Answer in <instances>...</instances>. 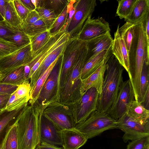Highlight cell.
I'll list each match as a JSON object with an SVG mask.
<instances>
[{
  "label": "cell",
  "instance_id": "obj_4",
  "mask_svg": "<svg viewBox=\"0 0 149 149\" xmlns=\"http://www.w3.org/2000/svg\"><path fill=\"white\" fill-rule=\"evenodd\" d=\"M88 52L87 43L83 42L71 72L63 87L61 89L59 101L61 104L71 106L81 98L80 88L82 80L81 73L86 62Z\"/></svg>",
  "mask_w": 149,
  "mask_h": 149
},
{
  "label": "cell",
  "instance_id": "obj_28",
  "mask_svg": "<svg viewBox=\"0 0 149 149\" xmlns=\"http://www.w3.org/2000/svg\"><path fill=\"white\" fill-rule=\"evenodd\" d=\"M49 30L29 37L32 55L43 46L51 38Z\"/></svg>",
  "mask_w": 149,
  "mask_h": 149
},
{
  "label": "cell",
  "instance_id": "obj_47",
  "mask_svg": "<svg viewBox=\"0 0 149 149\" xmlns=\"http://www.w3.org/2000/svg\"><path fill=\"white\" fill-rule=\"evenodd\" d=\"M141 22L143 23L147 37L149 40V13L147 14Z\"/></svg>",
  "mask_w": 149,
  "mask_h": 149
},
{
  "label": "cell",
  "instance_id": "obj_18",
  "mask_svg": "<svg viewBox=\"0 0 149 149\" xmlns=\"http://www.w3.org/2000/svg\"><path fill=\"white\" fill-rule=\"evenodd\" d=\"M70 38L55 48L44 59L30 79L31 88L34 85L39 78L50 65L60 56L63 54Z\"/></svg>",
  "mask_w": 149,
  "mask_h": 149
},
{
  "label": "cell",
  "instance_id": "obj_32",
  "mask_svg": "<svg viewBox=\"0 0 149 149\" xmlns=\"http://www.w3.org/2000/svg\"><path fill=\"white\" fill-rule=\"evenodd\" d=\"M67 5L58 16L51 28L48 30L51 36L56 35L61 31H65L64 27L68 15Z\"/></svg>",
  "mask_w": 149,
  "mask_h": 149
},
{
  "label": "cell",
  "instance_id": "obj_46",
  "mask_svg": "<svg viewBox=\"0 0 149 149\" xmlns=\"http://www.w3.org/2000/svg\"><path fill=\"white\" fill-rule=\"evenodd\" d=\"M11 95L0 94V114L5 111Z\"/></svg>",
  "mask_w": 149,
  "mask_h": 149
},
{
  "label": "cell",
  "instance_id": "obj_23",
  "mask_svg": "<svg viewBox=\"0 0 149 149\" xmlns=\"http://www.w3.org/2000/svg\"><path fill=\"white\" fill-rule=\"evenodd\" d=\"M127 113L141 124H149V110L146 109L140 102L135 100L133 101Z\"/></svg>",
  "mask_w": 149,
  "mask_h": 149
},
{
  "label": "cell",
  "instance_id": "obj_14",
  "mask_svg": "<svg viewBox=\"0 0 149 149\" xmlns=\"http://www.w3.org/2000/svg\"><path fill=\"white\" fill-rule=\"evenodd\" d=\"M40 114L38 120L39 143L62 146L61 130L42 115Z\"/></svg>",
  "mask_w": 149,
  "mask_h": 149
},
{
  "label": "cell",
  "instance_id": "obj_37",
  "mask_svg": "<svg viewBox=\"0 0 149 149\" xmlns=\"http://www.w3.org/2000/svg\"><path fill=\"white\" fill-rule=\"evenodd\" d=\"M69 1V0H45L43 8L51 10L58 16Z\"/></svg>",
  "mask_w": 149,
  "mask_h": 149
},
{
  "label": "cell",
  "instance_id": "obj_40",
  "mask_svg": "<svg viewBox=\"0 0 149 149\" xmlns=\"http://www.w3.org/2000/svg\"><path fill=\"white\" fill-rule=\"evenodd\" d=\"M18 49L14 44L0 38V59Z\"/></svg>",
  "mask_w": 149,
  "mask_h": 149
},
{
  "label": "cell",
  "instance_id": "obj_36",
  "mask_svg": "<svg viewBox=\"0 0 149 149\" xmlns=\"http://www.w3.org/2000/svg\"><path fill=\"white\" fill-rule=\"evenodd\" d=\"M30 97H21L14 92L10 96L5 110L10 111L15 110L28 103Z\"/></svg>",
  "mask_w": 149,
  "mask_h": 149
},
{
  "label": "cell",
  "instance_id": "obj_22",
  "mask_svg": "<svg viewBox=\"0 0 149 149\" xmlns=\"http://www.w3.org/2000/svg\"><path fill=\"white\" fill-rule=\"evenodd\" d=\"M149 13V0H137L130 15L125 20L134 24L140 23Z\"/></svg>",
  "mask_w": 149,
  "mask_h": 149
},
{
  "label": "cell",
  "instance_id": "obj_15",
  "mask_svg": "<svg viewBox=\"0 0 149 149\" xmlns=\"http://www.w3.org/2000/svg\"><path fill=\"white\" fill-rule=\"evenodd\" d=\"M91 17L85 21L77 37L81 41L88 42L110 30L108 22L103 18L99 17L94 19Z\"/></svg>",
  "mask_w": 149,
  "mask_h": 149
},
{
  "label": "cell",
  "instance_id": "obj_5",
  "mask_svg": "<svg viewBox=\"0 0 149 149\" xmlns=\"http://www.w3.org/2000/svg\"><path fill=\"white\" fill-rule=\"evenodd\" d=\"M75 128L89 139L100 134L105 131L118 128V127L116 120L107 113L96 110L84 120L76 125Z\"/></svg>",
  "mask_w": 149,
  "mask_h": 149
},
{
  "label": "cell",
  "instance_id": "obj_45",
  "mask_svg": "<svg viewBox=\"0 0 149 149\" xmlns=\"http://www.w3.org/2000/svg\"><path fill=\"white\" fill-rule=\"evenodd\" d=\"M18 86L0 84V94L11 95L17 89Z\"/></svg>",
  "mask_w": 149,
  "mask_h": 149
},
{
  "label": "cell",
  "instance_id": "obj_6",
  "mask_svg": "<svg viewBox=\"0 0 149 149\" xmlns=\"http://www.w3.org/2000/svg\"><path fill=\"white\" fill-rule=\"evenodd\" d=\"M62 55L63 54L59 57L42 86L34 104L40 106H44L53 102H59V77Z\"/></svg>",
  "mask_w": 149,
  "mask_h": 149
},
{
  "label": "cell",
  "instance_id": "obj_44",
  "mask_svg": "<svg viewBox=\"0 0 149 149\" xmlns=\"http://www.w3.org/2000/svg\"><path fill=\"white\" fill-rule=\"evenodd\" d=\"M40 19L39 15L35 10L31 11L28 15L24 22L21 26V29L30 25Z\"/></svg>",
  "mask_w": 149,
  "mask_h": 149
},
{
  "label": "cell",
  "instance_id": "obj_17",
  "mask_svg": "<svg viewBox=\"0 0 149 149\" xmlns=\"http://www.w3.org/2000/svg\"><path fill=\"white\" fill-rule=\"evenodd\" d=\"M28 104L11 111L5 110L0 114V149L9 131L17 122Z\"/></svg>",
  "mask_w": 149,
  "mask_h": 149
},
{
  "label": "cell",
  "instance_id": "obj_2",
  "mask_svg": "<svg viewBox=\"0 0 149 149\" xmlns=\"http://www.w3.org/2000/svg\"><path fill=\"white\" fill-rule=\"evenodd\" d=\"M47 105H29L17 122L18 149H35L39 143L38 120Z\"/></svg>",
  "mask_w": 149,
  "mask_h": 149
},
{
  "label": "cell",
  "instance_id": "obj_52",
  "mask_svg": "<svg viewBox=\"0 0 149 149\" xmlns=\"http://www.w3.org/2000/svg\"><path fill=\"white\" fill-rule=\"evenodd\" d=\"M45 0H34L31 1L35 6L36 8H43L45 4Z\"/></svg>",
  "mask_w": 149,
  "mask_h": 149
},
{
  "label": "cell",
  "instance_id": "obj_20",
  "mask_svg": "<svg viewBox=\"0 0 149 149\" xmlns=\"http://www.w3.org/2000/svg\"><path fill=\"white\" fill-rule=\"evenodd\" d=\"M62 146L64 149H78L88 139L83 133L76 129L61 130Z\"/></svg>",
  "mask_w": 149,
  "mask_h": 149
},
{
  "label": "cell",
  "instance_id": "obj_49",
  "mask_svg": "<svg viewBox=\"0 0 149 149\" xmlns=\"http://www.w3.org/2000/svg\"><path fill=\"white\" fill-rule=\"evenodd\" d=\"M24 6L30 11L35 10L36 7L31 0H19Z\"/></svg>",
  "mask_w": 149,
  "mask_h": 149
},
{
  "label": "cell",
  "instance_id": "obj_26",
  "mask_svg": "<svg viewBox=\"0 0 149 149\" xmlns=\"http://www.w3.org/2000/svg\"><path fill=\"white\" fill-rule=\"evenodd\" d=\"M24 66L19 67L3 75L0 79V84L19 86L25 81Z\"/></svg>",
  "mask_w": 149,
  "mask_h": 149
},
{
  "label": "cell",
  "instance_id": "obj_43",
  "mask_svg": "<svg viewBox=\"0 0 149 149\" xmlns=\"http://www.w3.org/2000/svg\"><path fill=\"white\" fill-rule=\"evenodd\" d=\"M30 82L29 80H26L18 86L14 93L17 95L21 97H30Z\"/></svg>",
  "mask_w": 149,
  "mask_h": 149
},
{
  "label": "cell",
  "instance_id": "obj_29",
  "mask_svg": "<svg viewBox=\"0 0 149 149\" xmlns=\"http://www.w3.org/2000/svg\"><path fill=\"white\" fill-rule=\"evenodd\" d=\"M135 25L126 22L123 26L118 28V32L124 42L128 53L134 35Z\"/></svg>",
  "mask_w": 149,
  "mask_h": 149
},
{
  "label": "cell",
  "instance_id": "obj_9",
  "mask_svg": "<svg viewBox=\"0 0 149 149\" xmlns=\"http://www.w3.org/2000/svg\"><path fill=\"white\" fill-rule=\"evenodd\" d=\"M99 95L95 88H91L85 92L77 102L71 106L76 125L84 120L97 110Z\"/></svg>",
  "mask_w": 149,
  "mask_h": 149
},
{
  "label": "cell",
  "instance_id": "obj_25",
  "mask_svg": "<svg viewBox=\"0 0 149 149\" xmlns=\"http://www.w3.org/2000/svg\"><path fill=\"white\" fill-rule=\"evenodd\" d=\"M59 57L45 71L38 79L34 85L31 88L29 102L31 106L33 105L36 102L42 86Z\"/></svg>",
  "mask_w": 149,
  "mask_h": 149
},
{
  "label": "cell",
  "instance_id": "obj_35",
  "mask_svg": "<svg viewBox=\"0 0 149 149\" xmlns=\"http://www.w3.org/2000/svg\"><path fill=\"white\" fill-rule=\"evenodd\" d=\"M149 64L144 63L141 72L140 79V97L141 102L146 94L149 89Z\"/></svg>",
  "mask_w": 149,
  "mask_h": 149
},
{
  "label": "cell",
  "instance_id": "obj_33",
  "mask_svg": "<svg viewBox=\"0 0 149 149\" xmlns=\"http://www.w3.org/2000/svg\"><path fill=\"white\" fill-rule=\"evenodd\" d=\"M35 10L38 14L40 18L45 24L47 30H49L58 16L51 10L44 8H36Z\"/></svg>",
  "mask_w": 149,
  "mask_h": 149
},
{
  "label": "cell",
  "instance_id": "obj_3",
  "mask_svg": "<svg viewBox=\"0 0 149 149\" xmlns=\"http://www.w3.org/2000/svg\"><path fill=\"white\" fill-rule=\"evenodd\" d=\"M108 65L101 93L99 95L97 110L107 113L116 100L120 87L123 82L124 68L112 54L107 62Z\"/></svg>",
  "mask_w": 149,
  "mask_h": 149
},
{
  "label": "cell",
  "instance_id": "obj_42",
  "mask_svg": "<svg viewBox=\"0 0 149 149\" xmlns=\"http://www.w3.org/2000/svg\"><path fill=\"white\" fill-rule=\"evenodd\" d=\"M13 1L17 12L23 23L25 21L28 14L31 11L25 7L19 0Z\"/></svg>",
  "mask_w": 149,
  "mask_h": 149
},
{
  "label": "cell",
  "instance_id": "obj_19",
  "mask_svg": "<svg viewBox=\"0 0 149 149\" xmlns=\"http://www.w3.org/2000/svg\"><path fill=\"white\" fill-rule=\"evenodd\" d=\"M113 40L110 31H109L102 35L86 42L88 47L86 61L102 51L108 49L112 46Z\"/></svg>",
  "mask_w": 149,
  "mask_h": 149
},
{
  "label": "cell",
  "instance_id": "obj_12",
  "mask_svg": "<svg viewBox=\"0 0 149 149\" xmlns=\"http://www.w3.org/2000/svg\"><path fill=\"white\" fill-rule=\"evenodd\" d=\"M83 42L77 38H71L64 51L59 77L60 90L63 87L71 72L75 59Z\"/></svg>",
  "mask_w": 149,
  "mask_h": 149
},
{
  "label": "cell",
  "instance_id": "obj_41",
  "mask_svg": "<svg viewBox=\"0 0 149 149\" xmlns=\"http://www.w3.org/2000/svg\"><path fill=\"white\" fill-rule=\"evenodd\" d=\"M126 149H149V137L132 141L127 145Z\"/></svg>",
  "mask_w": 149,
  "mask_h": 149
},
{
  "label": "cell",
  "instance_id": "obj_39",
  "mask_svg": "<svg viewBox=\"0 0 149 149\" xmlns=\"http://www.w3.org/2000/svg\"><path fill=\"white\" fill-rule=\"evenodd\" d=\"M20 29L13 27L5 19L0 21V38L6 40Z\"/></svg>",
  "mask_w": 149,
  "mask_h": 149
},
{
  "label": "cell",
  "instance_id": "obj_8",
  "mask_svg": "<svg viewBox=\"0 0 149 149\" xmlns=\"http://www.w3.org/2000/svg\"><path fill=\"white\" fill-rule=\"evenodd\" d=\"M42 115L61 130L75 128L71 106L53 102L46 106Z\"/></svg>",
  "mask_w": 149,
  "mask_h": 149
},
{
  "label": "cell",
  "instance_id": "obj_54",
  "mask_svg": "<svg viewBox=\"0 0 149 149\" xmlns=\"http://www.w3.org/2000/svg\"><path fill=\"white\" fill-rule=\"evenodd\" d=\"M2 76V74L1 72H0V79Z\"/></svg>",
  "mask_w": 149,
  "mask_h": 149
},
{
  "label": "cell",
  "instance_id": "obj_50",
  "mask_svg": "<svg viewBox=\"0 0 149 149\" xmlns=\"http://www.w3.org/2000/svg\"><path fill=\"white\" fill-rule=\"evenodd\" d=\"M9 1V0H0V15L4 19L6 6Z\"/></svg>",
  "mask_w": 149,
  "mask_h": 149
},
{
  "label": "cell",
  "instance_id": "obj_21",
  "mask_svg": "<svg viewBox=\"0 0 149 149\" xmlns=\"http://www.w3.org/2000/svg\"><path fill=\"white\" fill-rule=\"evenodd\" d=\"M119 25H118L117 30L114 33V38L112 46V53L128 73L129 72L128 52L118 32Z\"/></svg>",
  "mask_w": 149,
  "mask_h": 149
},
{
  "label": "cell",
  "instance_id": "obj_13",
  "mask_svg": "<svg viewBox=\"0 0 149 149\" xmlns=\"http://www.w3.org/2000/svg\"><path fill=\"white\" fill-rule=\"evenodd\" d=\"M32 57L30 44L0 59V72L3 75L31 61Z\"/></svg>",
  "mask_w": 149,
  "mask_h": 149
},
{
  "label": "cell",
  "instance_id": "obj_10",
  "mask_svg": "<svg viewBox=\"0 0 149 149\" xmlns=\"http://www.w3.org/2000/svg\"><path fill=\"white\" fill-rule=\"evenodd\" d=\"M134 100L133 89L129 79L121 84L116 98L107 113L117 120L127 112L131 103Z\"/></svg>",
  "mask_w": 149,
  "mask_h": 149
},
{
  "label": "cell",
  "instance_id": "obj_51",
  "mask_svg": "<svg viewBox=\"0 0 149 149\" xmlns=\"http://www.w3.org/2000/svg\"><path fill=\"white\" fill-rule=\"evenodd\" d=\"M141 103L146 109L149 110V89L147 91L143 100Z\"/></svg>",
  "mask_w": 149,
  "mask_h": 149
},
{
  "label": "cell",
  "instance_id": "obj_30",
  "mask_svg": "<svg viewBox=\"0 0 149 149\" xmlns=\"http://www.w3.org/2000/svg\"><path fill=\"white\" fill-rule=\"evenodd\" d=\"M137 0H117L118 5L116 11L117 15L120 19L128 17L131 13Z\"/></svg>",
  "mask_w": 149,
  "mask_h": 149
},
{
  "label": "cell",
  "instance_id": "obj_53",
  "mask_svg": "<svg viewBox=\"0 0 149 149\" xmlns=\"http://www.w3.org/2000/svg\"><path fill=\"white\" fill-rule=\"evenodd\" d=\"M4 20L3 17L0 15V21Z\"/></svg>",
  "mask_w": 149,
  "mask_h": 149
},
{
  "label": "cell",
  "instance_id": "obj_11",
  "mask_svg": "<svg viewBox=\"0 0 149 149\" xmlns=\"http://www.w3.org/2000/svg\"><path fill=\"white\" fill-rule=\"evenodd\" d=\"M118 128L124 132L123 137L126 143L140 138L149 137V124H141L126 113L116 120Z\"/></svg>",
  "mask_w": 149,
  "mask_h": 149
},
{
  "label": "cell",
  "instance_id": "obj_7",
  "mask_svg": "<svg viewBox=\"0 0 149 149\" xmlns=\"http://www.w3.org/2000/svg\"><path fill=\"white\" fill-rule=\"evenodd\" d=\"M96 6V0H75L74 13L65 30L70 38H77L85 21L91 16Z\"/></svg>",
  "mask_w": 149,
  "mask_h": 149
},
{
  "label": "cell",
  "instance_id": "obj_34",
  "mask_svg": "<svg viewBox=\"0 0 149 149\" xmlns=\"http://www.w3.org/2000/svg\"><path fill=\"white\" fill-rule=\"evenodd\" d=\"M6 40L14 44L18 49L31 43L29 37L21 30L18 31L15 34L8 38Z\"/></svg>",
  "mask_w": 149,
  "mask_h": 149
},
{
  "label": "cell",
  "instance_id": "obj_27",
  "mask_svg": "<svg viewBox=\"0 0 149 149\" xmlns=\"http://www.w3.org/2000/svg\"><path fill=\"white\" fill-rule=\"evenodd\" d=\"M4 19L12 26L20 30L23 23L15 10L13 0H9L6 5Z\"/></svg>",
  "mask_w": 149,
  "mask_h": 149
},
{
  "label": "cell",
  "instance_id": "obj_38",
  "mask_svg": "<svg viewBox=\"0 0 149 149\" xmlns=\"http://www.w3.org/2000/svg\"><path fill=\"white\" fill-rule=\"evenodd\" d=\"M21 30L29 37H31L47 30L43 22L40 19L32 24L21 29Z\"/></svg>",
  "mask_w": 149,
  "mask_h": 149
},
{
  "label": "cell",
  "instance_id": "obj_1",
  "mask_svg": "<svg viewBox=\"0 0 149 149\" xmlns=\"http://www.w3.org/2000/svg\"><path fill=\"white\" fill-rule=\"evenodd\" d=\"M128 54L129 79L133 89L134 99L139 101L141 72L144 63L149 64V40L142 22L135 25L134 35Z\"/></svg>",
  "mask_w": 149,
  "mask_h": 149
},
{
  "label": "cell",
  "instance_id": "obj_48",
  "mask_svg": "<svg viewBox=\"0 0 149 149\" xmlns=\"http://www.w3.org/2000/svg\"><path fill=\"white\" fill-rule=\"evenodd\" d=\"M35 149H64L57 146L45 143H40L36 146Z\"/></svg>",
  "mask_w": 149,
  "mask_h": 149
},
{
  "label": "cell",
  "instance_id": "obj_16",
  "mask_svg": "<svg viewBox=\"0 0 149 149\" xmlns=\"http://www.w3.org/2000/svg\"><path fill=\"white\" fill-rule=\"evenodd\" d=\"M111 48L112 46L108 49L101 65L89 76L82 80L80 88L81 96L86 90L91 87L95 88L99 95L101 93L105 74L108 67L107 62L112 54Z\"/></svg>",
  "mask_w": 149,
  "mask_h": 149
},
{
  "label": "cell",
  "instance_id": "obj_24",
  "mask_svg": "<svg viewBox=\"0 0 149 149\" xmlns=\"http://www.w3.org/2000/svg\"><path fill=\"white\" fill-rule=\"evenodd\" d=\"M108 50L102 51L86 61L81 72V78L82 80L89 76L101 65Z\"/></svg>",
  "mask_w": 149,
  "mask_h": 149
},
{
  "label": "cell",
  "instance_id": "obj_31",
  "mask_svg": "<svg viewBox=\"0 0 149 149\" xmlns=\"http://www.w3.org/2000/svg\"><path fill=\"white\" fill-rule=\"evenodd\" d=\"M17 122L12 127L8 132L1 149H18Z\"/></svg>",
  "mask_w": 149,
  "mask_h": 149
}]
</instances>
